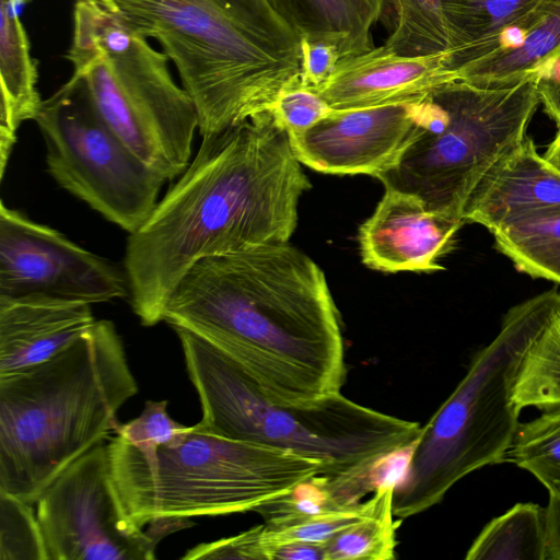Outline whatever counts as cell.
<instances>
[{"label":"cell","instance_id":"obj_1","mask_svg":"<svg viewBox=\"0 0 560 560\" xmlns=\"http://www.w3.org/2000/svg\"><path fill=\"white\" fill-rule=\"evenodd\" d=\"M311 187L271 110L203 137L149 219L128 236V299L141 324L163 322L173 290L197 261L288 243Z\"/></svg>","mask_w":560,"mask_h":560},{"label":"cell","instance_id":"obj_2","mask_svg":"<svg viewBox=\"0 0 560 560\" xmlns=\"http://www.w3.org/2000/svg\"><path fill=\"white\" fill-rule=\"evenodd\" d=\"M163 322L219 349L275 402L310 405L345 382L339 315L325 273L289 243L197 261L173 290Z\"/></svg>","mask_w":560,"mask_h":560},{"label":"cell","instance_id":"obj_3","mask_svg":"<svg viewBox=\"0 0 560 560\" xmlns=\"http://www.w3.org/2000/svg\"><path fill=\"white\" fill-rule=\"evenodd\" d=\"M113 1L174 63L201 138L270 110L300 82L301 38L269 0Z\"/></svg>","mask_w":560,"mask_h":560},{"label":"cell","instance_id":"obj_4","mask_svg":"<svg viewBox=\"0 0 560 560\" xmlns=\"http://www.w3.org/2000/svg\"><path fill=\"white\" fill-rule=\"evenodd\" d=\"M137 392L122 339L107 319L50 360L0 377V491L35 504L115 431L119 408Z\"/></svg>","mask_w":560,"mask_h":560},{"label":"cell","instance_id":"obj_5","mask_svg":"<svg viewBox=\"0 0 560 560\" xmlns=\"http://www.w3.org/2000/svg\"><path fill=\"white\" fill-rule=\"evenodd\" d=\"M199 397L198 424L214 434L315 458L324 474L372 467L411 446L421 427L368 408L340 392L310 405L271 401L232 359L195 332L172 327Z\"/></svg>","mask_w":560,"mask_h":560},{"label":"cell","instance_id":"obj_6","mask_svg":"<svg viewBox=\"0 0 560 560\" xmlns=\"http://www.w3.org/2000/svg\"><path fill=\"white\" fill-rule=\"evenodd\" d=\"M559 313L557 288L506 312L498 335L474 355L463 380L421 428L394 489L395 516L418 515L465 476L506 462L520 424L512 392L521 362Z\"/></svg>","mask_w":560,"mask_h":560},{"label":"cell","instance_id":"obj_7","mask_svg":"<svg viewBox=\"0 0 560 560\" xmlns=\"http://www.w3.org/2000/svg\"><path fill=\"white\" fill-rule=\"evenodd\" d=\"M107 448L124 509L140 527L163 517L255 511L324 474L315 458L224 438L198 423L155 448H138L116 434Z\"/></svg>","mask_w":560,"mask_h":560},{"label":"cell","instance_id":"obj_8","mask_svg":"<svg viewBox=\"0 0 560 560\" xmlns=\"http://www.w3.org/2000/svg\"><path fill=\"white\" fill-rule=\"evenodd\" d=\"M67 58L119 138L165 179L178 177L190 163L198 115L168 57L113 0H74Z\"/></svg>","mask_w":560,"mask_h":560},{"label":"cell","instance_id":"obj_9","mask_svg":"<svg viewBox=\"0 0 560 560\" xmlns=\"http://www.w3.org/2000/svg\"><path fill=\"white\" fill-rule=\"evenodd\" d=\"M538 104L535 77L500 88L443 83L425 96L417 137L375 178L429 210L463 219L482 177L527 136Z\"/></svg>","mask_w":560,"mask_h":560},{"label":"cell","instance_id":"obj_10","mask_svg":"<svg viewBox=\"0 0 560 560\" xmlns=\"http://www.w3.org/2000/svg\"><path fill=\"white\" fill-rule=\"evenodd\" d=\"M34 120L60 187L129 234L144 224L166 179L107 125L79 77L42 101Z\"/></svg>","mask_w":560,"mask_h":560},{"label":"cell","instance_id":"obj_11","mask_svg":"<svg viewBox=\"0 0 560 560\" xmlns=\"http://www.w3.org/2000/svg\"><path fill=\"white\" fill-rule=\"evenodd\" d=\"M35 508L47 560H152L164 537L194 525L163 517L147 530L138 526L124 509L104 442L70 464Z\"/></svg>","mask_w":560,"mask_h":560},{"label":"cell","instance_id":"obj_12","mask_svg":"<svg viewBox=\"0 0 560 560\" xmlns=\"http://www.w3.org/2000/svg\"><path fill=\"white\" fill-rule=\"evenodd\" d=\"M128 295L124 268L0 202V301L94 304Z\"/></svg>","mask_w":560,"mask_h":560},{"label":"cell","instance_id":"obj_13","mask_svg":"<svg viewBox=\"0 0 560 560\" xmlns=\"http://www.w3.org/2000/svg\"><path fill=\"white\" fill-rule=\"evenodd\" d=\"M425 96L387 105L334 109L289 135L296 159L324 174L376 177L393 167L417 137Z\"/></svg>","mask_w":560,"mask_h":560},{"label":"cell","instance_id":"obj_14","mask_svg":"<svg viewBox=\"0 0 560 560\" xmlns=\"http://www.w3.org/2000/svg\"><path fill=\"white\" fill-rule=\"evenodd\" d=\"M465 221L429 210L416 196L386 188L358 233L362 262L383 272H434Z\"/></svg>","mask_w":560,"mask_h":560},{"label":"cell","instance_id":"obj_15","mask_svg":"<svg viewBox=\"0 0 560 560\" xmlns=\"http://www.w3.org/2000/svg\"><path fill=\"white\" fill-rule=\"evenodd\" d=\"M558 54L560 0H539L491 35L445 52V66L455 80L500 88L535 77Z\"/></svg>","mask_w":560,"mask_h":560},{"label":"cell","instance_id":"obj_16","mask_svg":"<svg viewBox=\"0 0 560 560\" xmlns=\"http://www.w3.org/2000/svg\"><path fill=\"white\" fill-rule=\"evenodd\" d=\"M556 212H560V172L526 136L482 177L466 203L463 219L493 234Z\"/></svg>","mask_w":560,"mask_h":560},{"label":"cell","instance_id":"obj_17","mask_svg":"<svg viewBox=\"0 0 560 560\" xmlns=\"http://www.w3.org/2000/svg\"><path fill=\"white\" fill-rule=\"evenodd\" d=\"M455 81L445 54L404 57L384 46L341 58L331 77L313 89L332 109H354L407 102Z\"/></svg>","mask_w":560,"mask_h":560},{"label":"cell","instance_id":"obj_18","mask_svg":"<svg viewBox=\"0 0 560 560\" xmlns=\"http://www.w3.org/2000/svg\"><path fill=\"white\" fill-rule=\"evenodd\" d=\"M95 322L91 304L0 301V377L50 360Z\"/></svg>","mask_w":560,"mask_h":560},{"label":"cell","instance_id":"obj_19","mask_svg":"<svg viewBox=\"0 0 560 560\" xmlns=\"http://www.w3.org/2000/svg\"><path fill=\"white\" fill-rule=\"evenodd\" d=\"M13 0H0V176L16 142L20 125L34 119L42 100L37 70Z\"/></svg>","mask_w":560,"mask_h":560},{"label":"cell","instance_id":"obj_20","mask_svg":"<svg viewBox=\"0 0 560 560\" xmlns=\"http://www.w3.org/2000/svg\"><path fill=\"white\" fill-rule=\"evenodd\" d=\"M300 36L337 47L340 59L374 48L372 27L385 10L372 0H269Z\"/></svg>","mask_w":560,"mask_h":560},{"label":"cell","instance_id":"obj_21","mask_svg":"<svg viewBox=\"0 0 560 560\" xmlns=\"http://www.w3.org/2000/svg\"><path fill=\"white\" fill-rule=\"evenodd\" d=\"M546 509L521 502L491 520L479 533L466 560H546Z\"/></svg>","mask_w":560,"mask_h":560},{"label":"cell","instance_id":"obj_22","mask_svg":"<svg viewBox=\"0 0 560 560\" xmlns=\"http://www.w3.org/2000/svg\"><path fill=\"white\" fill-rule=\"evenodd\" d=\"M396 482L380 486L370 498L368 512L326 542V560H393L399 522L393 516Z\"/></svg>","mask_w":560,"mask_h":560},{"label":"cell","instance_id":"obj_23","mask_svg":"<svg viewBox=\"0 0 560 560\" xmlns=\"http://www.w3.org/2000/svg\"><path fill=\"white\" fill-rule=\"evenodd\" d=\"M493 237L518 271L560 284V212L518 222Z\"/></svg>","mask_w":560,"mask_h":560},{"label":"cell","instance_id":"obj_24","mask_svg":"<svg viewBox=\"0 0 560 560\" xmlns=\"http://www.w3.org/2000/svg\"><path fill=\"white\" fill-rule=\"evenodd\" d=\"M512 400L522 410L560 405V313L527 349L513 386Z\"/></svg>","mask_w":560,"mask_h":560},{"label":"cell","instance_id":"obj_25","mask_svg":"<svg viewBox=\"0 0 560 560\" xmlns=\"http://www.w3.org/2000/svg\"><path fill=\"white\" fill-rule=\"evenodd\" d=\"M520 422L508 459L532 474L551 497L560 498V405Z\"/></svg>","mask_w":560,"mask_h":560},{"label":"cell","instance_id":"obj_26","mask_svg":"<svg viewBox=\"0 0 560 560\" xmlns=\"http://www.w3.org/2000/svg\"><path fill=\"white\" fill-rule=\"evenodd\" d=\"M395 12L392 34L383 45L404 57L445 54L450 49L442 0H389Z\"/></svg>","mask_w":560,"mask_h":560},{"label":"cell","instance_id":"obj_27","mask_svg":"<svg viewBox=\"0 0 560 560\" xmlns=\"http://www.w3.org/2000/svg\"><path fill=\"white\" fill-rule=\"evenodd\" d=\"M539 0H442L450 49L491 35Z\"/></svg>","mask_w":560,"mask_h":560},{"label":"cell","instance_id":"obj_28","mask_svg":"<svg viewBox=\"0 0 560 560\" xmlns=\"http://www.w3.org/2000/svg\"><path fill=\"white\" fill-rule=\"evenodd\" d=\"M33 505L0 491V560H47Z\"/></svg>","mask_w":560,"mask_h":560},{"label":"cell","instance_id":"obj_29","mask_svg":"<svg viewBox=\"0 0 560 560\" xmlns=\"http://www.w3.org/2000/svg\"><path fill=\"white\" fill-rule=\"evenodd\" d=\"M369 508L370 499L347 510L322 514L283 527L272 528L264 523V540L269 560L271 549L284 542L300 540L326 544L345 528L359 521Z\"/></svg>","mask_w":560,"mask_h":560},{"label":"cell","instance_id":"obj_30","mask_svg":"<svg viewBox=\"0 0 560 560\" xmlns=\"http://www.w3.org/2000/svg\"><path fill=\"white\" fill-rule=\"evenodd\" d=\"M167 406V400H147L138 417L116 425L115 434L141 450L175 441L187 427L171 418Z\"/></svg>","mask_w":560,"mask_h":560},{"label":"cell","instance_id":"obj_31","mask_svg":"<svg viewBox=\"0 0 560 560\" xmlns=\"http://www.w3.org/2000/svg\"><path fill=\"white\" fill-rule=\"evenodd\" d=\"M270 110L291 135L306 130L334 109L313 89L298 82L281 92Z\"/></svg>","mask_w":560,"mask_h":560},{"label":"cell","instance_id":"obj_32","mask_svg":"<svg viewBox=\"0 0 560 560\" xmlns=\"http://www.w3.org/2000/svg\"><path fill=\"white\" fill-rule=\"evenodd\" d=\"M180 559L269 560L264 540V524L254 526L235 536L211 542H201L187 550Z\"/></svg>","mask_w":560,"mask_h":560},{"label":"cell","instance_id":"obj_33","mask_svg":"<svg viewBox=\"0 0 560 560\" xmlns=\"http://www.w3.org/2000/svg\"><path fill=\"white\" fill-rule=\"evenodd\" d=\"M340 55L336 46L301 38L300 45V83L316 89L334 73Z\"/></svg>","mask_w":560,"mask_h":560},{"label":"cell","instance_id":"obj_34","mask_svg":"<svg viewBox=\"0 0 560 560\" xmlns=\"http://www.w3.org/2000/svg\"><path fill=\"white\" fill-rule=\"evenodd\" d=\"M535 86L539 103L560 131V54L539 68Z\"/></svg>","mask_w":560,"mask_h":560},{"label":"cell","instance_id":"obj_35","mask_svg":"<svg viewBox=\"0 0 560 560\" xmlns=\"http://www.w3.org/2000/svg\"><path fill=\"white\" fill-rule=\"evenodd\" d=\"M326 544L289 541L271 549L270 560H326Z\"/></svg>","mask_w":560,"mask_h":560},{"label":"cell","instance_id":"obj_36","mask_svg":"<svg viewBox=\"0 0 560 560\" xmlns=\"http://www.w3.org/2000/svg\"><path fill=\"white\" fill-rule=\"evenodd\" d=\"M546 509V560H560V498L549 495Z\"/></svg>","mask_w":560,"mask_h":560},{"label":"cell","instance_id":"obj_37","mask_svg":"<svg viewBox=\"0 0 560 560\" xmlns=\"http://www.w3.org/2000/svg\"><path fill=\"white\" fill-rule=\"evenodd\" d=\"M545 159L560 172V131L549 143L545 154Z\"/></svg>","mask_w":560,"mask_h":560},{"label":"cell","instance_id":"obj_38","mask_svg":"<svg viewBox=\"0 0 560 560\" xmlns=\"http://www.w3.org/2000/svg\"><path fill=\"white\" fill-rule=\"evenodd\" d=\"M14 2H26L27 0H13Z\"/></svg>","mask_w":560,"mask_h":560}]
</instances>
